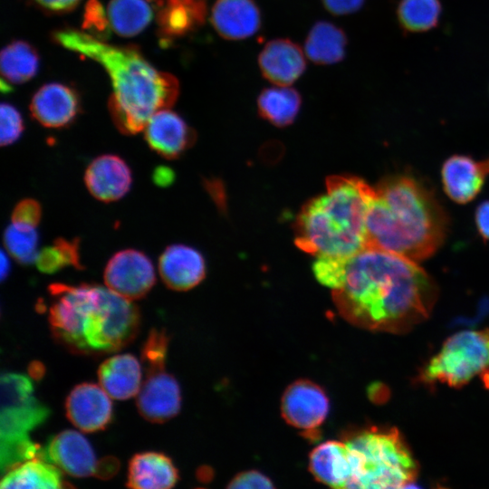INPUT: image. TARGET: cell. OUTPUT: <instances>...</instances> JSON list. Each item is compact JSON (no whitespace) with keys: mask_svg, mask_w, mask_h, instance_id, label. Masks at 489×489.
<instances>
[{"mask_svg":"<svg viewBox=\"0 0 489 489\" xmlns=\"http://www.w3.org/2000/svg\"><path fill=\"white\" fill-rule=\"evenodd\" d=\"M375 195V187L360 177H328L326 192L309 201L297 217V246L316 256L341 257L367 248L366 219Z\"/></svg>","mask_w":489,"mask_h":489,"instance_id":"cell-5","label":"cell"},{"mask_svg":"<svg viewBox=\"0 0 489 489\" xmlns=\"http://www.w3.org/2000/svg\"><path fill=\"white\" fill-rule=\"evenodd\" d=\"M34 262L44 273H53L66 266L82 269L79 242L57 238L52 245L38 251Z\"/></svg>","mask_w":489,"mask_h":489,"instance_id":"cell-31","label":"cell"},{"mask_svg":"<svg viewBox=\"0 0 489 489\" xmlns=\"http://www.w3.org/2000/svg\"><path fill=\"white\" fill-rule=\"evenodd\" d=\"M309 470L320 483L347 488L350 466L343 440H328L314 447L309 456Z\"/></svg>","mask_w":489,"mask_h":489,"instance_id":"cell-23","label":"cell"},{"mask_svg":"<svg viewBox=\"0 0 489 489\" xmlns=\"http://www.w3.org/2000/svg\"><path fill=\"white\" fill-rule=\"evenodd\" d=\"M45 9L62 12L72 9L80 0H34Z\"/></svg>","mask_w":489,"mask_h":489,"instance_id":"cell-41","label":"cell"},{"mask_svg":"<svg viewBox=\"0 0 489 489\" xmlns=\"http://www.w3.org/2000/svg\"><path fill=\"white\" fill-rule=\"evenodd\" d=\"M0 383V467L4 473L40 454L29 432L42 425L51 411L34 396L29 377L4 373Z\"/></svg>","mask_w":489,"mask_h":489,"instance_id":"cell-7","label":"cell"},{"mask_svg":"<svg viewBox=\"0 0 489 489\" xmlns=\"http://www.w3.org/2000/svg\"><path fill=\"white\" fill-rule=\"evenodd\" d=\"M440 0H400L397 8L399 25L407 33L427 32L437 25Z\"/></svg>","mask_w":489,"mask_h":489,"instance_id":"cell-30","label":"cell"},{"mask_svg":"<svg viewBox=\"0 0 489 489\" xmlns=\"http://www.w3.org/2000/svg\"><path fill=\"white\" fill-rule=\"evenodd\" d=\"M302 105L300 93L290 86L264 89L257 98L260 116L276 127H286L296 119Z\"/></svg>","mask_w":489,"mask_h":489,"instance_id":"cell-27","label":"cell"},{"mask_svg":"<svg viewBox=\"0 0 489 489\" xmlns=\"http://www.w3.org/2000/svg\"><path fill=\"white\" fill-rule=\"evenodd\" d=\"M436 297L434 279L417 262L371 247L348 258L340 283L332 290L347 321L396 334L425 321Z\"/></svg>","mask_w":489,"mask_h":489,"instance_id":"cell-1","label":"cell"},{"mask_svg":"<svg viewBox=\"0 0 489 489\" xmlns=\"http://www.w3.org/2000/svg\"><path fill=\"white\" fill-rule=\"evenodd\" d=\"M107 17L119 35L131 37L142 32L151 22L153 9L146 0H110Z\"/></svg>","mask_w":489,"mask_h":489,"instance_id":"cell-28","label":"cell"},{"mask_svg":"<svg viewBox=\"0 0 489 489\" xmlns=\"http://www.w3.org/2000/svg\"><path fill=\"white\" fill-rule=\"evenodd\" d=\"M144 132L150 149L168 159L181 156L196 138L186 121L169 109L156 112L148 121Z\"/></svg>","mask_w":489,"mask_h":489,"instance_id":"cell-14","label":"cell"},{"mask_svg":"<svg viewBox=\"0 0 489 489\" xmlns=\"http://www.w3.org/2000/svg\"><path fill=\"white\" fill-rule=\"evenodd\" d=\"M206 13V0H165L158 22L165 34L183 35L201 26Z\"/></svg>","mask_w":489,"mask_h":489,"instance_id":"cell-26","label":"cell"},{"mask_svg":"<svg viewBox=\"0 0 489 489\" xmlns=\"http://www.w3.org/2000/svg\"><path fill=\"white\" fill-rule=\"evenodd\" d=\"M84 181L96 199L109 203L120 199L129 192L132 176L129 167L120 157L106 154L91 162Z\"/></svg>","mask_w":489,"mask_h":489,"instance_id":"cell-15","label":"cell"},{"mask_svg":"<svg viewBox=\"0 0 489 489\" xmlns=\"http://www.w3.org/2000/svg\"><path fill=\"white\" fill-rule=\"evenodd\" d=\"M4 244L7 252L20 264L35 261L38 234L35 227L11 223L4 233Z\"/></svg>","mask_w":489,"mask_h":489,"instance_id":"cell-32","label":"cell"},{"mask_svg":"<svg viewBox=\"0 0 489 489\" xmlns=\"http://www.w3.org/2000/svg\"><path fill=\"white\" fill-rule=\"evenodd\" d=\"M168 336L165 330L152 329L141 349V360L145 368L166 365Z\"/></svg>","mask_w":489,"mask_h":489,"instance_id":"cell-34","label":"cell"},{"mask_svg":"<svg viewBox=\"0 0 489 489\" xmlns=\"http://www.w3.org/2000/svg\"><path fill=\"white\" fill-rule=\"evenodd\" d=\"M0 142L2 146L14 143L21 136L24 125L19 111L11 104L2 103L0 109Z\"/></svg>","mask_w":489,"mask_h":489,"instance_id":"cell-35","label":"cell"},{"mask_svg":"<svg viewBox=\"0 0 489 489\" xmlns=\"http://www.w3.org/2000/svg\"><path fill=\"white\" fill-rule=\"evenodd\" d=\"M54 39L107 71L113 90L110 113L123 134L140 132L156 112L169 109L177 99L176 77L158 71L136 49L111 45L73 29L55 33Z\"/></svg>","mask_w":489,"mask_h":489,"instance_id":"cell-2","label":"cell"},{"mask_svg":"<svg viewBox=\"0 0 489 489\" xmlns=\"http://www.w3.org/2000/svg\"><path fill=\"white\" fill-rule=\"evenodd\" d=\"M0 487L19 489H57L65 487L61 470L46 460L30 459L10 469Z\"/></svg>","mask_w":489,"mask_h":489,"instance_id":"cell-25","label":"cell"},{"mask_svg":"<svg viewBox=\"0 0 489 489\" xmlns=\"http://www.w3.org/2000/svg\"><path fill=\"white\" fill-rule=\"evenodd\" d=\"M479 378L489 389V330L463 331L448 338L422 370L427 384L461 387Z\"/></svg>","mask_w":489,"mask_h":489,"instance_id":"cell-8","label":"cell"},{"mask_svg":"<svg viewBox=\"0 0 489 489\" xmlns=\"http://www.w3.org/2000/svg\"><path fill=\"white\" fill-rule=\"evenodd\" d=\"M48 321L54 340L81 355L118 351L137 336L140 315L132 301L108 287L53 283Z\"/></svg>","mask_w":489,"mask_h":489,"instance_id":"cell-3","label":"cell"},{"mask_svg":"<svg viewBox=\"0 0 489 489\" xmlns=\"http://www.w3.org/2000/svg\"><path fill=\"white\" fill-rule=\"evenodd\" d=\"M85 21L89 27H94L101 32H104L110 24L101 5L96 0L89 2L86 7Z\"/></svg>","mask_w":489,"mask_h":489,"instance_id":"cell-38","label":"cell"},{"mask_svg":"<svg viewBox=\"0 0 489 489\" xmlns=\"http://www.w3.org/2000/svg\"><path fill=\"white\" fill-rule=\"evenodd\" d=\"M210 21L222 38L244 40L259 31L262 17L254 0H216Z\"/></svg>","mask_w":489,"mask_h":489,"instance_id":"cell-19","label":"cell"},{"mask_svg":"<svg viewBox=\"0 0 489 489\" xmlns=\"http://www.w3.org/2000/svg\"><path fill=\"white\" fill-rule=\"evenodd\" d=\"M39 455L69 475L97 476L100 461L88 440L77 431L63 430L53 436Z\"/></svg>","mask_w":489,"mask_h":489,"instance_id":"cell-12","label":"cell"},{"mask_svg":"<svg viewBox=\"0 0 489 489\" xmlns=\"http://www.w3.org/2000/svg\"><path fill=\"white\" fill-rule=\"evenodd\" d=\"M475 219L479 235L484 240H489V200L478 206Z\"/></svg>","mask_w":489,"mask_h":489,"instance_id":"cell-40","label":"cell"},{"mask_svg":"<svg viewBox=\"0 0 489 489\" xmlns=\"http://www.w3.org/2000/svg\"><path fill=\"white\" fill-rule=\"evenodd\" d=\"M489 175V158L476 161L465 155L449 157L443 164L441 176L446 194L458 204L473 200Z\"/></svg>","mask_w":489,"mask_h":489,"instance_id":"cell-17","label":"cell"},{"mask_svg":"<svg viewBox=\"0 0 489 489\" xmlns=\"http://www.w3.org/2000/svg\"><path fill=\"white\" fill-rule=\"evenodd\" d=\"M281 411L290 426L302 431H314L326 420L330 400L319 385L311 380L300 379L284 390Z\"/></svg>","mask_w":489,"mask_h":489,"instance_id":"cell-10","label":"cell"},{"mask_svg":"<svg viewBox=\"0 0 489 489\" xmlns=\"http://www.w3.org/2000/svg\"><path fill=\"white\" fill-rule=\"evenodd\" d=\"M350 489L406 487L415 481L417 464L397 429L377 427L344 437Z\"/></svg>","mask_w":489,"mask_h":489,"instance_id":"cell-6","label":"cell"},{"mask_svg":"<svg viewBox=\"0 0 489 489\" xmlns=\"http://www.w3.org/2000/svg\"><path fill=\"white\" fill-rule=\"evenodd\" d=\"M146 378L137 396L139 414L152 423H164L177 415L181 406L180 388L165 366L146 368Z\"/></svg>","mask_w":489,"mask_h":489,"instance_id":"cell-11","label":"cell"},{"mask_svg":"<svg viewBox=\"0 0 489 489\" xmlns=\"http://www.w3.org/2000/svg\"><path fill=\"white\" fill-rule=\"evenodd\" d=\"M346 46V34L339 26L320 21L313 24L306 37L304 53L312 62L328 65L343 59Z\"/></svg>","mask_w":489,"mask_h":489,"instance_id":"cell-24","label":"cell"},{"mask_svg":"<svg viewBox=\"0 0 489 489\" xmlns=\"http://www.w3.org/2000/svg\"><path fill=\"white\" fill-rule=\"evenodd\" d=\"M103 278L106 287L133 301L143 298L151 290L156 274L152 262L144 253L126 249L111 256Z\"/></svg>","mask_w":489,"mask_h":489,"instance_id":"cell-9","label":"cell"},{"mask_svg":"<svg viewBox=\"0 0 489 489\" xmlns=\"http://www.w3.org/2000/svg\"><path fill=\"white\" fill-rule=\"evenodd\" d=\"M366 219L367 247L390 252L415 262L432 256L447 231V216L434 194L415 177L383 179Z\"/></svg>","mask_w":489,"mask_h":489,"instance_id":"cell-4","label":"cell"},{"mask_svg":"<svg viewBox=\"0 0 489 489\" xmlns=\"http://www.w3.org/2000/svg\"><path fill=\"white\" fill-rule=\"evenodd\" d=\"M39 59L35 50L23 41L13 42L1 52V72L6 82L23 83L37 72Z\"/></svg>","mask_w":489,"mask_h":489,"instance_id":"cell-29","label":"cell"},{"mask_svg":"<svg viewBox=\"0 0 489 489\" xmlns=\"http://www.w3.org/2000/svg\"><path fill=\"white\" fill-rule=\"evenodd\" d=\"M324 7L336 15H344L359 11L365 0H321Z\"/></svg>","mask_w":489,"mask_h":489,"instance_id":"cell-39","label":"cell"},{"mask_svg":"<svg viewBox=\"0 0 489 489\" xmlns=\"http://www.w3.org/2000/svg\"><path fill=\"white\" fill-rule=\"evenodd\" d=\"M30 374L34 378H40L43 376V369L41 364H38V362H34V365L30 366Z\"/></svg>","mask_w":489,"mask_h":489,"instance_id":"cell-44","label":"cell"},{"mask_svg":"<svg viewBox=\"0 0 489 489\" xmlns=\"http://www.w3.org/2000/svg\"><path fill=\"white\" fill-rule=\"evenodd\" d=\"M42 216L40 204L32 198L21 200L12 213V222L27 226L36 227Z\"/></svg>","mask_w":489,"mask_h":489,"instance_id":"cell-36","label":"cell"},{"mask_svg":"<svg viewBox=\"0 0 489 489\" xmlns=\"http://www.w3.org/2000/svg\"><path fill=\"white\" fill-rule=\"evenodd\" d=\"M228 488L233 489H269L273 488L272 480L256 470H248L235 475L228 484Z\"/></svg>","mask_w":489,"mask_h":489,"instance_id":"cell-37","label":"cell"},{"mask_svg":"<svg viewBox=\"0 0 489 489\" xmlns=\"http://www.w3.org/2000/svg\"><path fill=\"white\" fill-rule=\"evenodd\" d=\"M178 473L172 460L158 452H142L129 460L126 485L135 489H168L176 485Z\"/></svg>","mask_w":489,"mask_h":489,"instance_id":"cell-21","label":"cell"},{"mask_svg":"<svg viewBox=\"0 0 489 489\" xmlns=\"http://www.w3.org/2000/svg\"><path fill=\"white\" fill-rule=\"evenodd\" d=\"M349 257L332 255L317 256L312 270L319 283L331 290L336 289L340 283Z\"/></svg>","mask_w":489,"mask_h":489,"instance_id":"cell-33","label":"cell"},{"mask_svg":"<svg viewBox=\"0 0 489 489\" xmlns=\"http://www.w3.org/2000/svg\"><path fill=\"white\" fill-rule=\"evenodd\" d=\"M141 373V365L135 356L118 354L101 364L98 379L110 398L123 400L138 395L142 384Z\"/></svg>","mask_w":489,"mask_h":489,"instance_id":"cell-22","label":"cell"},{"mask_svg":"<svg viewBox=\"0 0 489 489\" xmlns=\"http://www.w3.org/2000/svg\"><path fill=\"white\" fill-rule=\"evenodd\" d=\"M30 110L32 116L47 128H62L70 124L78 112L75 93L60 83H48L34 95Z\"/></svg>","mask_w":489,"mask_h":489,"instance_id":"cell-20","label":"cell"},{"mask_svg":"<svg viewBox=\"0 0 489 489\" xmlns=\"http://www.w3.org/2000/svg\"><path fill=\"white\" fill-rule=\"evenodd\" d=\"M110 398L101 386L94 383L79 384L66 398V416L83 432L102 430L112 417V404Z\"/></svg>","mask_w":489,"mask_h":489,"instance_id":"cell-13","label":"cell"},{"mask_svg":"<svg viewBox=\"0 0 489 489\" xmlns=\"http://www.w3.org/2000/svg\"><path fill=\"white\" fill-rule=\"evenodd\" d=\"M153 181L159 187H167L173 183L175 173L172 168L166 166L158 167L152 175Z\"/></svg>","mask_w":489,"mask_h":489,"instance_id":"cell-42","label":"cell"},{"mask_svg":"<svg viewBox=\"0 0 489 489\" xmlns=\"http://www.w3.org/2000/svg\"><path fill=\"white\" fill-rule=\"evenodd\" d=\"M158 270L166 286L175 291H187L204 279L206 262L196 248L176 244L168 246L161 254Z\"/></svg>","mask_w":489,"mask_h":489,"instance_id":"cell-16","label":"cell"},{"mask_svg":"<svg viewBox=\"0 0 489 489\" xmlns=\"http://www.w3.org/2000/svg\"><path fill=\"white\" fill-rule=\"evenodd\" d=\"M10 263L8 256L5 255L4 252L1 254V279L4 280L7 273H9Z\"/></svg>","mask_w":489,"mask_h":489,"instance_id":"cell-43","label":"cell"},{"mask_svg":"<svg viewBox=\"0 0 489 489\" xmlns=\"http://www.w3.org/2000/svg\"><path fill=\"white\" fill-rule=\"evenodd\" d=\"M263 76L274 85L290 86L304 72L306 60L303 51L289 39L268 42L258 56Z\"/></svg>","mask_w":489,"mask_h":489,"instance_id":"cell-18","label":"cell"}]
</instances>
